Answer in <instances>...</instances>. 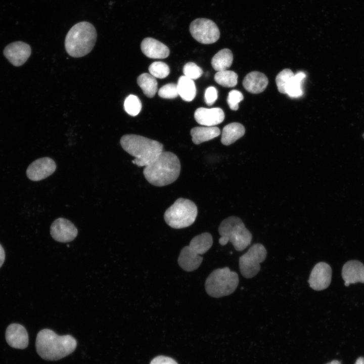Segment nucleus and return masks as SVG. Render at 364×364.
<instances>
[{
	"label": "nucleus",
	"mask_w": 364,
	"mask_h": 364,
	"mask_svg": "<svg viewBox=\"0 0 364 364\" xmlns=\"http://www.w3.org/2000/svg\"><path fill=\"white\" fill-rule=\"evenodd\" d=\"M120 142L123 149L135 157L132 162L139 167L149 164L163 149V145L158 141L133 134L123 135Z\"/></svg>",
	"instance_id": "3"
},
{
	"label": "nucleus",
	"mask_w": 364,
	"mask_h": 364,
	"mask_svg": "<svg viewBox=\"0 0 364 364\" xmlns=\"http://www.w3.org/2000/svg\"><path fill=\"white\" fill-rule=\"evenodd\" d=\"M233 55L228 49H223L218 51L212 58L211 65L217 71L227 70L233 63Z\"/></svg>",
	"instance_id": "23"
},
{
	"label": "nucleus",
	"mask_w": 364,
	"mask_h": 364,
	"mask_svg": "<svg viewBox=\"0 0 364 364\" xmlns=\"http://www.w3.org/2000/svg\"><path fill=\"white\" fill-rule=\"evenodd\" d=\"M149 71L153 76L161 79L165 78L170 73L169 66L160 61L152 63L149 67Z\"/></svg>",
	"instance_id": "29"
},
{
	"label": "nucleus",
	"mask_w": 364,
	"mask_h": 364,
	"mask_svg": "<svg viewBox=\"0 0 364 364\" xmlns=\"http://www.w3.org/2000/svg\"><path fill=\"white\" fill-rule=\"evenodd\" d=\"M294 75L290 69H285L278 73L276 78V82L279 92L286 94V87L289 81Z\"/></svg>",
	"instance_id": "28"
},
{
	"label": "nucleus",
	"mask_w": 364,
	"mask_h": 364,
	"mask_svg": "<svg viewBox=\"0 0 364 364\" xmlns=\"http://www.w3.org/2000/svg\"><path fill=\"white\" fill-rule=\"evenodd\" d=\"M268 83L266 76L258 71L247 74L243 81V85L248 92L257 94L263 92Z\"/></svg>",
	"instance_id": "19"
},
{
	"label": "nucleus",
	"mask_w": 364,
	"mask_h": 364,
	"mask_svg": "<svg viewBox=\"0 0 364 364\" xmlns=\"http://www.w3.org/2000/svg\"><path fill=\"white\" fill-rule=\"evenodd\" d=\"M150 364H178L174 359L172 358L165 356H158L155 357L150 362Z\"/></svg>",
	"instance_id": "34"
},
{
	"label": "nucleus",
	"mask_w": 364,
	"mask_h": 364,
	"mask_svg": "<svg viewBox=\"0 0 364 364\" xmlns=\"http://www.w3.org/2000/svg\"><path fill=\"white\" fill-rule=\"evenodd\" d=\"M52 238L59 242H69L77 236L78 231L74 224L70 220L62 217L55 220L50 228Z\"/></svg>",
	"instance_id": "11"
},
{
	"label": "nucleus",
	"mask_w": 364,
	"mask_h": 364,
	"mask_svg": "<svg viewBox=\"0 0 364 364\" xmlns=\"http://www.w3.org/2000/svg\"><path fill=\"white\" fill-rule=\"evenodd\" d=\"M355 364H364V358L362 357H359L356 360Z\"/></svg>",
	"instance_id": "36"
},
{
	"label": "nucleus",
	"mask_w": 364,
	"mask_h": 364,
	"mask_svg": "<svg viewBox=\"0 0 364 364\" xmlns=\"http://www.w3.org/2000/svg\"><path fill=\"white\" fill-rule=\"evenodd\" d=\"M332 279V269L327 263L320 262L312 268L308 282L311 288L321 291L327 288Z\"/></svg>",
	"instance_id": "12"
},
{
	"label": "nucleus",
	"mask_w": 364,
	"mask_h": 364,
	"mask_svg": "<svg viewBox=\"0 0 364 364\" xmlns=\"http://www.w3.org/2000/svg\"><path fill=\"white\" fill-rule=\"evenodd\" d=\"M190 134L193 143L199 145L218 136L220 134V130L216 126H198L193 128Z\"/></svg>",
	"instance_id": "21"
},
{
	"label": "nucleus",
	"mask_w": 364,
	"mask_h": 364,
	"mask_svg": "<svg viewBox=\"0 0 364 364\" xmlns=\"http://www.w3.org/2000/svg\"><path fill=\"white\" fill-rule=\"evenodd\" d=\"M243 99L241 92L238 90H232L229 93L227 103L231 110L236 111L238 109L239 104Z\"/></svg>",
	"instance_id": "32"
},
{
	"label": "nucleus",
	"mask_w": 364,
	"mask_h": 364,
	"mask_svg": "<svg viewBox=\"0 0 364 364\" xmlns=\"http://www.w3.org/2000/svg\"><path fill=\"white\" fill-rule=\"evenodd\" d=\"M37 353L43 359L56 360L72 353L77 346L75 339L70 335L60 336L49 329L40 330L36 342Z\"/></svg>",
	"instance_id": "1"
},
{
	"label": "nucleus",
	"mask_w": 364,
	"mask_h": 364,
	"mask_svg": "<svg viewBox=\"0 0 364 364\" xmlns=\"http://www.w3.org/2000/svg\"><path fill=\"white\" fill-rule=\"evenodd\" d=\"M213 238L211 235L204 232L194 237L189 246L181 250L177 262L179 266L186 271H192L201 265L203 257L200 255L205 253L211 247Z\"/></svg>",
	"instance_id": "5"
},
{
	"label": "nucleus",
	"mask_w": 364,
	"mask_h": 364,
	"mask_svg": "<svg viewBox=\"0 0 364 364\" xmlns=\"http://www.w3.org/2000/svg\"><path fill=\"white\" fill-rule=\"evenodd\" d=\"M7 342L11 347L24 349L28 344V335L25 327L19 324H10L6 331Z\"/></svg>",
	"instance_id": "15"
},
{
	"label": "nucleus",
	"mask_w": 364,
	"mask_h": 364,
	"mask_svg": "<svg viewBox=\"0 0 364 364\" xmlns=\"http://www.w3.org/2000/svg\"><path fill=\"white\" fill-rule=\"evenodd\" d=\"M124 109L130 116H136L142 109V103L137 96L130 95L125 99Z\"/></svg>",
	"instance_id": "27"
},
{
	"label": "nucleus",
	"mask_w": 364,
	"mask_h": 364,
	"mask_svg": "<svg viewBox=\"0 0 364 364\" xmlns=\"http://www.w3.org/2000/svg\"><path fill=\"white\" fill-rule=\"evenodd\" d=\"M5 258V253L3 246L0 244V267L3 264Z\"/></svg>",
	"instance_id": "35"
},
{
	"label": "nucleus",
	"mask_w": 364,
	"mask_h": 364,
	"mask_svg": "<svg viewBox=\"0 0 364 364\" xmlns=\"http://www.w3.org/2000/svg\"><path fill=\"white\" fill-rule=\"evenodd\" d=\"M218 232L220 236L219 244L223 246L230 242L237 251L244 250L252 241L251 233L237 216H232L223 219L218 227Z\"/></svg>",
	"instance_id": "6"
},
{
	"label": "nucleus",
	"mask_w": 364,
	"mask_h": 364,
	"mask_svg": "<svg viewBox=\"0 0 364 364\" xmlns=\"http://www.w3.org/2000/svg\"><path fill=\"white\" fill-rule=\"evenodd\" d=\"M143 53L152 59H164L169 55V48L160 41L152 38H144L141 44Z\"/></svg>",
	"instance_id": "17"
},
{
	"label": "nucleus",
	"mask_w": 364,
	"mask_h": 364,
	"mask_svg": "<svg viewBox=\"0 0 364 364\" xmlns=\"http://www.w3.org/2000/svg\"><path fill=\"white\" fill-rule=\"evenodd\" d=\"M56 164L50 157H42L32 162L28 167L26 174L33 181H39L52 175L56 170Z\"/></svg>",
	"instance_id": "13"
},
{
	"label": "nucleus",
	"mask_w": 364,
	"mask_h": 364,
	"mask_svg": "<svg viewBox=\"0 0 364 364\" xmlns=\"http://www.w3.org/2000/svg\"><path fill=\"white\" fill-rule=\"evenodd\" d=\"M177 87L178 95L184 101L190 102L195 98L196 88L193 80L186 76H181L178 78Z\"/></svg>",
	"instance_id": "22"
},
{
	"label": "nucleus",
	"mask_w": 364,
	"mask_h": 364,
	"mask_svg": "<svg viewBox=\"0 0 364 364\" xmlns=\"http://www.w3.org/2000/svg\"><path fill=\"white\" fill-rule=\"evenodd\" d=\"M183 73L186 77L192 80H196L202 76L203 72L196 64L190 62L184 65Z\"/></svg>",
	"instance_id": "30"
},
{
	"label": "nucleus",
	"mask_w": 364,
	"mask_h": 364,
	"mask_svg": "<svg viewBox=\"0 0 364 364\" xmlns=\"http://www.w3.org/2000/svg\"><path fill=\"white\" fill-rule=\"evenodd\" d=\"M190 32L193 37L203 44L215 42L220 37L216 24L211 20L200 18L194 20L190 25Z\"/></svg>",
	"instance_id": "10"
},
{
	"label": "nucleus",
	"mask_w": 364,
	"mask_h": 364,
	"mask_svg": "<svg viewBox=\"0 0 364 364\" xmlns=\"http://www.w3.org/2000/svg\"><path fill=\"white\" fill-rule=\"evenodd\" d=\"M31 52L29 45L22 41L12 42L4 50L5 56L15 66L22 65L30 56Z\"/></svg>",
	"instance_id": "14"
},
{
	"label": "nucleus",
	"mask_w": 364,
	"mask_h": 364,
	"mask_svg": "<svg viewBox=\"0 0 364 364\" xmlns=\"http://www.w3.org/2000/svg\"><path fill=\"white\" fill-rule=\"evenodd\" d=\"M197 214V207L194 202L189 199L179 198L166 210L164 219L171 228L179 229L192 225L195 221Z\"/></svg>",
	"instance_id": "8"
},
{
	"label": "nucleus",
	"mask_w": 364,
	"mask_h": 364,
	"mask_svg": "<svg viewBox=\"0 0 364 364\" xmlns=\"http://www.w3.org/2000/svg\"><path fill=\"white\" fill-rule=\"evenodd\" d=\"M239 282L237 273L231 271L229 267L217 268L207 278L205 290L210 296L220 298L232 294L237 288Z\"/></svg>",
	"instance_id": "7"
},
{
	"label": "nucleus",
	"mask_w": 364,
	"mask_h": 364,
	"mask_svg": "<svg viewBox=\"0 0 364 364\" xmlns=\"http://www.w3.org/2000/svg\"><path fill=\"white\" fill-rule=\"evenodd\" d=\"M158 95L164 99H174L178 95L177 84L170 83L162 86L158 90Z\"/></svg>",
	"instance_id": "31"
},
{
	"label": "nucleus",
	"mask_w": 364,
	"mask_h": 364,
	"mask_svg": "<svg viewBox=\"0 0 364 364\" xmlns=\"http://www.w3.org/2000/svg\"><path fill=\"white\" fill-rule=\"evenodd\" d=\"M197 123L207 126H213L221 123L224 119V113L219 108H199L194 113Z\"/></svg>",
	"instance_id": "16"
},
{
	"label": "nucleus",
	"mask_w": 364,
	"mask_h": 364,
	"mask_svg": "<svg viewBox=\"0 0 364 364\" xmlns=\"http://www.w3.org/2000/svg\"><path fill=\"white\" fill-rule=\"evenodd\" d=\"M306 77L303 72H298L293 76L286 87V94L291 98H298L303 95L302 83Z\"/></svg>",
	"instance_id": "25"
},
{
	"label": "nucleus",
	"mask_w": 364,
	"mask_h": 364,
	"mask_svg": "<svg viewBox=\"0 0 364 364\" xmlns=\"http://www.w3.org/2000/svg\"><path fill=\"white\" fill-rule=\"evenodd\" d=\"M214 78L218 84L226 87H234L238 83L237 74L231 70L217 71Z\"/></svg>",
	"instance_id": "26"
},
{
	"label": "nucleus",
	"mask_w": 364,
	"mask_h": 364,
	"mask_svg": "<svg viewBox=\"0 0 364 364\" xmlns=\"http://www.w3.org/2000/svg\"><path fill=\"white\" fill-rule=\"evenodd\" d=\"M245 132V128L241 123L233 122L228 124L222 129L221 142L224 145H230L243 136Z\"/></svg>",
	"instance_id": "20"
},
{
	"label": "nucleus",
	"mask_w": 364,
	"mask_h": 364,
	"mask_svg": "<svg viewBox=\"0 0 364 364\" xmlns=\"http://www.w3.org/2000/svg\"><path fill=\"white\" fill-rule=\"evenodd\" d=\"M344 285L357 282L364 283V265L357 260H350L344 264L342 270Z\"/></svg>",
	"instance_id": "18"
},
{
	"label": "nucleus",
	"mask_w": 364,
	"mask_h": 364,
	"mask_svg": "<svg viewBox=\"0 0 364 364\" xmlns=\"http://www.w3.org/2000/svg\"><path fill=\"white\" fill-rule=\"evenodd\" d=\"M97 36V31L93 24L86 21L77 23L70 28L66 36V51L71 57H83L93 49Z\"/></svg>",
	"instance_id": "4"
},
{
	"label": "nucleus",
	"mask_w": 364,
	"mask_h": 364,
	"mask_svg": "<svg viewBox=\"0 0 364 364\" xmlns=\"http://www.w3.org/2000/svg\"><path fill=\"white\" fill-rule=\"evenodd\" d=\"M181 169L178 157L171 152H162L152 162L145 167L143 174L151 185L163 187L174 182Z\"/></svg>",
	"instance_id": "2"
},
{
	"label": "nucleus",
	"mask_w": 364,
	"mask_h": 364,
	"mask_svg": "<svg viewBox=\"0 0 364 364\" xmlns=\"http://www.w3.org/2000/svg\"><path fill=\"white\" fill-rule=\"evenodd\" d=\"M218 97V92L214 86H209L205 92L204 99L208 106H212L216 101Z\"/></svg>",
	"instance_id": "33"
},
{
	"label": "nucleus",
	"mask_w": 364,
	"mask_h": 364,
	"mask_svg": "<svg viewBox=\"0 0 364 364\" xmlns=\"http://www.w3.org/2000/svg\"><path fill=\"white\" fill-rule=\"evenodd\" d=\"M266 255V250L262 244L256 243L251 246L248 251L239 258L241 275L247 279L255 276L260 270V263L265 260Z\"/></svg>",
	"instance_id": "9"
},
{
	"label": "nucleus",
	"mask_w": 364,
	"mask_h": 364,
	"mask_svg": "<svg viewBox=\"0 0 364 364\" xmlns=\"http://www.w3.org/2000/svg\"><path fill=\"white\" fill-rule=\"evenodd\" d=\"M137 83L144 94L148 98H153L157 92V81L154 76L144 73L137 78Z\"/></svg>",
	"instance_id": "24"
},
{
	"label": "nucleus",
	"mask_w": 364,
	"mask_h": 364,
	"mask_svg": "<svg viewBox=\"0 0 364 364\" xmlns=\"http://www.w3.org/2000/svg\"><path fill=\"white\" fill-rule=\"evenodd\" d=\"M327 364H341L340 362L336 360H333Z\"/></svg>",
	"instance_id": "37"
}]
</instances>
